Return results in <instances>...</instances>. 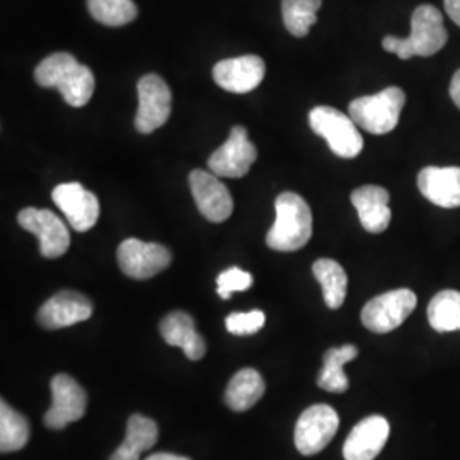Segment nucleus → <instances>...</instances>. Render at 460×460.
Returning <instances> with one entry per match:
<instances>
[{
  "label": "nucleus",
  "mask_w": 460,
  "mask_h": 460,
  "mask_svg": "<svg viewBox=\"0 0 460 460\" xmlns=\"http://www.w3.org/2000/svg\"><path fill=\"white\" fill-rule=\"evenodd\" d=\"M34 81L47 89H58L66 104L85 106L94 94V74L89 66L77 62L70 53L60 51L47 57L34 70Z\"/></svg>",
  "instance_id": "f257e3e1"
},
{
  "label": "nucleus",
  "mask_w": 460,
  "mask_h": 460,
  "mask_svg": "<svg viewBox=\"0 0 460 460\" xmlns=\"http://www.w3.org/2000/svg\"><path fill=\"white\" fill-rule=\"evenodd\" d=\"M448 34L444 26L442 13L433 5H418L411 16V34L408 38L385 36L382 47L395 53L401 60L412 57H431L444 49Z\"/></svg>",
  "instance_id": "f03ea898"
},
{
  "label": "nucleus",
  "mask_w": 460,
  "mask_h": 460,
  "mask_svg": "<svg viewBox=\"0 0 460 460\" xmlns=\"http://www.w3.org/2000/svg\"><path fill=\"white\" fill-rule=\"evenodd\" d=\"M277 220L266 235V244L279 252H294L313 237V212L296 193H281L275 201Z\"/></svg>",
  "instance_id": "7ed1b4c3"
},
{
  "label": "nucleus",
  "mask_w": 460,
  "mask_h": 460,
  "mask_svg": "<svg viewBox=\"0 0 460 460\" xmlns=\"http://www.w3.org/2000/svg\"><path fill=\"white\" fill-rule=\"evenodd\" d=\"M404 104V91L399 87H387L374 96L353 99L348 113L363 130L374 135H385L397 127Z\"/></svg>",
  "instance_id": "20e7f679"
},
{
  "label": "nucleus",
  "mask_w": 460,
  "mask_h": 460,
  "mask_svg": "<svg viewBox=\"0 0 460 460\" xmlns=\"http://www.w3.org/2000/svg\"><path fill=\"white\" fill-rule=\"evenodd\" d=\"M309 123L313 132L323 137L338 157L355 159L362 152V133L351 116L331 106H317L309 113Z\"/></svg>",
  "instance_id": "39448f33"
},
{
  "label": "nucleus",
  "mask_w": 460,
  "mask_h": 460,
  "mask_svg": "<svg viewBox=\"0 0 460 460\" xmlns=\"http://www.w3.org/2000/svg\"><path fill=\"white\" fill-rule=\"evenodd\" d=\"M418 298L410 288H397L374 296L363 307L362 323L376 334H385L399 328L416 309Z\"/></svg>",
  "instance_id": "423d86ee"
},
{
  "label": "nucleus",
  "mask_w": 460,
  "mask_h": 460,
  "mask_svg": "<svg viewBox=\"0 0 460 460\" xmlns=\"http://www.w3.org/2000/svg\"><path fill=\"white\" fill-rule=\"evenodd\" d=\"M340 428V416L328 404H314L300 414L296 447L302 456H315L328 447Z\"/></svg>",
  "instance_id": "0eeeda50"
},
{
  "label": "nucleus",
  "mask_w": 460,
  "mask_h": 460,
  "mask_svg": "<svg viewBox=\"0 0 460 460\" xmlns=\"http://www.w3.org/2000/svg\"><path fill=\"white\" fill-rule=\"evenodd\" d=\"M137 89H138V111L135 116V128L147 135L161 128L169 119L172 94L164 79L155 74L144 75L138 81Z\"/></svg>",
  "instance_id": "6e6552de"
},
{
  "label": "nucleus",
  "mask_w": 460,
  "mask_h": 460,
  "mask_svg": "<svg viewBox=\"0 0 460 460\" xmlns=\"http://www.w3.org/2000/svg\"><path fill=\"white\" fill-rule=\"evenodd\" d=\"M87 408V395L75 378L58 374L51 378V406L45 414V427L64 429L83 418Z\"/></svg>",
  "instance_id": "1a4fd4ad"
},
{
  "label": "nucleus",
  "mask_w": 460,
  "mask_h": 460,
  "mask_svg": "<svg viewBox=\"0 0 460 460\" xmlns=\"http://www.w3.org/2000/svg\"><path fill=\"white\" fill-rule=\"evenodd\" d=\"M118 264L133 279H148L164 271L172 261L171 251L163 244L127 239L118 247Z\"/></svg>",
  "instance_id": "9d476101"
},
{
  "label": "nucleus",
  "mask_w": 460,
  "mask_h": 460,
  "mask_svg": "<svg viewBox=\"0 0 460 460\" xmlns=\"http://www.w3.org/2000/svg\"><path fill=\"white\" fill-rule=\"evenodd\" d=\"M19 226L40 239L41 256L55 260L64 256L70 246V234L66 224L49 208H24L17 215Z\"/></svg>",
  "instance_id": "9b49d317"
},
{
  "label": "nucleus",
  "mask_w": 460,
  "mask_h": 460,
  "mask_svg": "<svg viewBox=\"0 0 460 460\" xmlns=\"http://www.w3.org/2000/svg\"><path fill=\"white\" fill-rule=\"evenodd\" d=\"M258 150L249 140L244 127H234L229 140L217 148L208 159L210 171L218 178H243L256 163Z\"/></svg>",
  "instance_id": "f8f14e48"
},
{
  "label": "nucleus",
  "mask_w": 460,
  "mask_h": 460,
  "mask_svg": "<svg viewBox=\"0 0 460 460\" xmlns=\"http://www.w3.org/2000/svg\"><path fill=\"white\" fill-rule=\"evenodd\" d=\"M51 198L55 205L66 215L68 226L77 232H87L98 222L99 199L93 191L85 190L81 182L58 184Z\"/></svg>",
  "instance_id": "ddd939ff"
},
{
  "label": "nucleus",
  "mask_w": 460,
  "mask_h": 460,
  "mask_svg": "<svg viewBox=\"0 0 460 460\" xmlns=\"http://www.w3.org/2000/svg\"><path fill=\"white\" fill-rule=\"evenodd\" d=\"M190 188L201 215L215 222H226L234 210L230 191L214 172L195 169L190 174Z\"/></svg>",
  "instance_id": "4468645a"
},
{
  "label": "nucleus",
  "mask_w": 460,
  "mask_h": 460,
  "mask_svg": "<svg viewBox=\"0 0 460 460\" xmlns=\"http://www.w3.org/2000/svg\"><path fill=\"white\" fill-rule=\"evenodd\" d=\"M91 315H93V304L87 296L79 292L64 290L51 296L41 305L36 319L41 328L53 331V329L68 328V326L84 323Z\"/></svg>",
  "instance_id": "2eb2a0df"
},
{
  "label": "nucleus",
  "mask_w": 460,
  "mask_h": 460,
  "mask_svg": "<svg viewBox=\"0 0 460 460\" xmlns=\"http://www.w3.org/2000/svg\"><path fill=\"white\" fill-rule=\"evenodd\" d=\"M266 66L258 55H244L222 60L214 66V81L222 89L246 94L263 83Z\"/></svg>",
  "instance_id": "dca6fc26"
},
{
  "label": "nucleus",
  "mask_w": 460,
  "mask_h": 460,
  "mask_svg": "<svg viewBox=\"0 0 460 460\" xmlns=\"http://www.w3.org/2000/svg\"><path fill=\"white\" fill-rule=\"evenodd\" d=\"M391 425L384 416H368L353 428L343 447L345 460H374L387 444Z\"/></svg>",
  "instance_id": "f3484780"
},
{
  "label": "nucleus",
  "mask_w": 460,
  "mask_h": 460,
  "mask_svg": "<svg viewBox=\"0 0 460 460\" xmlns=\"http://www.w3.org/2000/svg\"><path fill=\"white\" fill-rule=\"evenodd\" d=\"M418 188L433 205L457 208L460 207V167H423L418 174Z\"/></svg>",
  "instance_id": "a211bd4d"
},
{
  "label": "nucleus",
  "mask_w": 460,
  "mask_h": 460,
  "mask_svg": "<svg viewBox=\"0 0 460 460\" xmlns=\"http://www.w3.org/2000/svg\"><path fill=\"white\" fill-rule=\"evenodd\" d=\"M391 195L385 188L367 184L351 193V203L358 212L363 229L370 234H380L391 226L393 212L389 208Z\"/></svg>",
  "instance_id": "6ab92c4d"
},
{
  "label": "nucleus",
  "mask_w": 460,
  "mask_h": 460,
  "mask_svg": "<svg viewBox=\"0 0 460 460\" xmlns=\"http://www.w3.org/2000/svg\"><path fill=\"white\" fill-rule=\"evenodd\" d=\"M159 329L165 343L181 348L190 360L197 362L205 357L207 353L205 340L198 334L195 321L190 314L181 313V311L167 314L161 321Z\"/></svg>",
  "instance_id": "aec40b11"
},
{
  "label": "nucleus",
  "mask_w": 460,
  "mask_h": 460,
  "mask_svg": "<svg viewBox=\"0 0 460 460\" xmlns=\"http://www.w3.org/2000/svg\"><path fill=\"white\" fill-rule=\"evenodd\" d=\"M157 425L147 416L133 414L127 423L125 440L116 448L110 460H140V456L157 444Z\"/></svg>",
  "instance_id": "412c9836"
},
{
  "label": "nucleus",
  "mask_w": 460,
  "mask_h": 460,
  "mask_svg": "<svg viewBox=\"0 0 460 460\" xmlns=\"http://www.w3.org/2000/svg\"><path fill=\"white\" fill-rule=\"evenodd\" d=\"M266 391L263 377L254 368H243L230 378L226 402L232 411H247L251 410Z\"/></svg>",
  "instance_id": "4be33fe9"
},
{
  "label": "nucleus",
  "mask_w": 460,
  "mask_h": 460,
  "mask_svg": "<svg viewBox=\"0 0 460 460\" xmlns=\"http://www.w3.org/2000/svg\"><path fill=\"white\" fill-rule=\"evenodd\" d=\"M358 357L357 346L345 345L331 348L324 355V367L317 378V385L328 393L341 394L348 391L349 380L343 372L346 363L353 362Z\"/></svg>",
  "instance_id": "5701e85b"
},
{
  "label": "nucleus",
  "mask_w": 460,
  "mask_h": 460,
  "mask_svg": "<svg viewBox=\"0 0 460 460\" xmlns=\"http://www.w3.org/2000/svg\"><path fill=\"white\" fill-rule=\"evenodd\" d=\"M313 273L323 287L326 305L331 311L340 309L345 302L346 290H348V277L343 266L334 260L323 258L314 263Z\"/></svg>",
  "instance_id": "b1692460"
},
{
  "label": "nucleus",
  "mask_w": 460,
  "mask_h": 460,
  "mask_svg": "<svg viewBox=\"0 0 460 460\" xmlns=\"http://www.w3.org/2000/svg\"><path fill=\"white\" fill-rule=\"evenodd\" d=\"M429 326L437 332L460 331V292L442 290L428 305Z\"/></svg>",
  "instance_id": "393cba45"
},
{
  "label": "nucleus",
  "mask_w": 460,
  "mask_h": 460,
  "mask_svg": "<svg viewBox=\"0 0 460 460\" xmlns=\"http://www.w3.org/2000/svg\"><path fill=\"white\" fill-rule=\"evenodd\" d=\"M28 420L13 410L5 401L0 402V450L2 454H11L24 448L30 440Z\"/></svg>",
  "instance_id": "a878e982"
},
{
  "label": "nucleus",
  "mask_w": 460,
  "mask_h": 460,
  "mask_svg": "<svg viewBox=\"0 0 460 460\" xmlns=\"http://www.w3.org/2000/svg\"><path fill=\"white\" fill-rule=\"evenodd\" d=\"M323 0H281L285 28L296 38L307 36L317 21Z\"/></svg>",
  "instance_id": "bb28decb"
},
{
  "label": "nucleus",
  "mask_w": 460,
  "mask_h": 460,
  "mask_svg": "<svg viewBox=\"0 0 460 460\" xmlns=\"http://www.w3.org/2000/svg\"><path fill=\"white\" fill-rule=\"evenodd\" d=\"M87 9L99 24L110 28L127 26L138 16L133 0H87Z\"/></svg>",
  "instance_id": "cd10ccee"
},
{
  "label": "nucleus",
  "mask_w": 460,
  "mask_h": 460,
  "mask_svg": "<svg viewBox=\"0 0 460 460\" xmlns=\"http://www.w3.org/2000/svg\"><path fill=\"white\" fill-rule=\"evenodd\" d=\"M252 287V275L234 266L222 271L217 279V294L224 300L230 298L234 292H246Z\"/></svg>",
  "instance_id": "c85d7f7f"
},
{
  "label": "nucleus",
  "mask_w": 460,
  "mask_h": 460,
  "mask_svg": "<svg viewBox=\"0 0 460 460\" xmlns=\"http://www.w3.org/2000/svg\"><path fill=\"white\" fill-rule=\"evenodd\" d=\"M266 323L263 311H251V313L230 314L226 319V326L230 334L235 336H249L261 331Z\"/></svg>",
  "instance_id": "c756f323"
},
{
  "label": "nucleus",
  "mask_w": 460,
  "mask_h": 460,
  "mask_svg": "<svg viewBox=\"0 0 460 460\" xmlns=\"http://www.w3.org/2000/svg\"><path fill=\"white\" fill-rule=\"evenodd\" d=\"M445 13L460 26V0H444Z\"/></svg>",
  "instance_id": "7c9ffc66"
},
{
  "label": "nucleus",
  "mask_w": 460,
  "mask_h": 460,
  "mask_svg": "<svg viewBox=\"0 0 460 460\" xmlns=\"http://www.w3.org/2000/svg\"><path fill=\"white\" fill-rule=\"evenodd\" d=\"M450 98L454 101V104L460 110V68L454 74L452 83H450Z\"/></svg>",
  "instance_id": "2f4dec72"
},
{
  "label": "nucleus",
  "mask_w": 460,
  "mask_h": 460,
  "mask_svg": "<svg viewBox=\"0 0 460 460\" xmlns=\"http://www.w3.org/2000/svg\"><path fill=\"white\" fill-rule=\"evenodd\" d=\"M146 460H191L188 459V457H181V456H176V454H165V452H161V454H154V456H150Z\"/></svg>",
  "instance_id": "473e14b6"
}]
</instances>
